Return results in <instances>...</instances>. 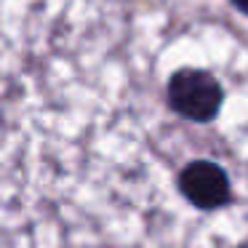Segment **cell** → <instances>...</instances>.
I'll list each match as a JSON object with an SVG mask.
<instances>
[{
    "instance_id": "2",
    "label": "cell",
    "mask_w": 248,
    "mask_h": 248,
    "mask_svg": "<svg viewBox=\"0 0 248 248\" xmlns=\"http://www.w3.org/2000/svg\"><path fill=\"white\" fill-rule=\"evenodd\" d=\"M179 189L182 195L203 211H214L230 200V179L224 168L211 160H195L179 173Z\"/></svg>"
},
{
    "instance_id": "3",
    "label": "cell",
    "mask_w": 248,
    "mask_h": 248,
    "mask_svg": "<svg viewBox=\"0 0 248 248\" xmlns=\"http://www.w3.org/2000/svg\"><path fill=\"white\" fill-rule=\"evenodd\" d=\"M232 6L237 8V11H243L248 16V0H232Z\"/></svg>"
},
{
    "instance_id": "1",
    "label": "cell",
    "mask_w": 248,
    "mask_h": 248,
    "mask_svg": "<svg viewBox=\"0 0 248 248\" xmlns=\"http://www.w3.org/2000/svg\"><path fill=\"white\" fill-rule=\"evenodd\" d=\"M224 91L219 80L205 70H179L168 80V104L173 112L195 123H208L219 115Z\"/></svg>"
}]
</instances>
